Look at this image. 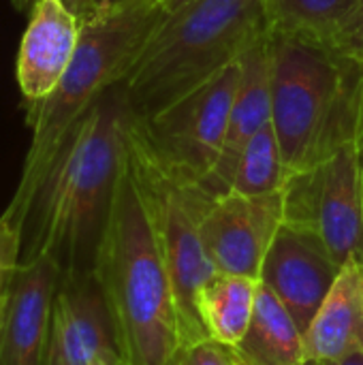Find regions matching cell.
<instances>
[{"instance_id":"cell-1","label":"cell","mask_w":363,"mask_h":365,"mask_svg":"<svg viewBox=\"0 0 363 365\" xmlns=\"http://www.w3.org/2000/svg\"><path fill=\"white\" fill-rule=\"evenodd\" d=\"M131 107L122 81L79 118L21 218V261L49 259L62 278L92 274L126 163Z\"/></svg>"},{"instance_id":"cell-2","label":"cell","mask_w":363,"mask_h":365,"mask_svg":"<svg viewBox=\"0 0 363 365\" xmlns=\"http://www.w3.org/2000/svg\"><path fill=\"white\" fill-rule=\"evenodd\" d=\"M92 276L128 365H171L182 349L178 302L128 163L113 197Z\"/></svg>"},{"instance_id":"cell-3","label":"cell","mask_w":363,"mask_h":365,"mask_svg":"<svg viewBox=\"0 0 363 365\" xmlns=\"http://www.w3.org/2000/svg\"><path fill=\"white\" fill-rule=\"evenodd\" d=\"M160 0H131L107 13L81 19L75 58L58 88L43 101H26V126L32 130L17 188L0 218L19 233V218L79 118L105 90L124 81L141 45L163 19ZM21 237V235H19Z\"/></svg>"},{"instance_id":"cell-4","label":"cell","mask_w":363,"mask_h":365,"mask_svg":"<svg viewBox=\"0 0 363 365\" xmlns=\"http://www.w3.org/2000/svg\"><path fill=\"white\" fill-rule=\"evenodd\" d=\"M270 32L265 0H188L154 26L122 88L148 118L203 86Z\"/></svg>"},{"instance_id":"cell-5","label":"cell","mask_w":363,"mask_h":365,"mask_svg":"<svg viewBox=\"0 0 363 365\" xmlns=\"http://www.w3.org/2000/svg\"><path fill=\"white\" fill-rule=\"evenodd\" d=\"M272 124L287 175L329 158L355 137L362 66L327 45L270 32Z\"/></svg>"},{"instance_id":"cell-6","label":"cell","mask_w":363,"mask_h":365,"mask_svg":"<svg viewBox=\"0 0 363 365\" xmlns=\"http://www.w3.org/2000/svg\"><path fill=\"white\" fill-rule=\"evenodd\" d=\"M124 143L128 169L145 203L171 276L180 312L182 346L199 342L208 338L199 317V295L218 274L201 237V220L214 203V197L201 184L169 175L128 133V126L124 130Z\"/></svg>"},{"instance_id":"cell-7","label":"cell","mask_w":363,"mask_h":365,"mask_svg":"<svg viewBox=\"0 0 363 365\" xmlns=\"http://www.w3.org/2000/svg\"><path fill=\"white\" fill-rule=\"evenodd\" d=\"M240 71L242 64L237 60L148 118L131 111L128 133L169 175L203 184L225 145Z\"/></svg>"},{"instance_id":"cell-8","label":"cell","mask_w":363,"mask_h":365,"mask_svg":"<svg viewBox=\"0 0 363 365\" xmlns=\"http://www.w3.org/2000/svg\"><path fill=\"white\" fill-rule=\"evenodd\" d=\"M282 222L317 233L340 269L363 265V148L357 137L323 163L287 175Z\"/></svg>"},{"instance_id":"cell-9","label":"cell","mask_w":363,"mask_h":365,"mask_svg":"<svg viewBox=\"0 0 363 365\" xmlns=\"http://www.w3.org/2000/svg\"><path fill=\"white\" fill-rule=\"evenodd\" d=\"M282 225V188L270 195L227 192L201 220L205 252L218 274L259 280L265 255Z\"/></svg>"},{"instance_id":"cell-10","label":"cell","mask_w":363,"mask_h":365,"mask_svg":"<svg viewBox=\"0 0 363 365\" xmlns=\"http://www.w3.org/2000/svg\"><path fill=\"white\" fill-rule=\"evenodd\" d=\"M338 274L340 267L317 233L282 222L265 255L259 282L285 304L304 334Z\"/></svg>"},{"instance_id":"cell-11","label":"cell","mask_w":363,"mask_h":365,"mask_svg":"<svg viewBox=\"0 0 363 365\" xmlns=\"http://www.w3.org/2000/svg\"><path fill=\"white\" fill-rule=\"evenodd\" d=\"M60 269L45 257L21 261L0 323V365H47Z\"/></svg>"},{"instance_id":"cell-12","label":"cell","mask_w":363,"mask_h":365,"mask_svg":"<svg viewBox=\"0 0 363 365\" xmlns=\"http://www.w3.org/2000/svg\"><path fill=\"white\" fill-rule=\"evenodd\" d=\"M118 353L103 293L92 274L62 278L51 314L47 365H96Z\"/></svg>"},{"instance_id":"cell-13","label":"cell","mask_w":363,"mask_h":365,"mask_svg":"<svg viewBox=\"0 0 363 365\" xmlns=\"http://www.w3.org/2000/svg\"><path fill=\"white\" fill-rule=\"evenodd\" d=\"M81 36V19L62 0H39L30 9L17 53L24 101L47 98L68 71Z\"/></svg>"},{"instance_id":"cell-14","label":"cell","mask_w":363,"mask_h":365,"mask_svg":"<svg viewBox=\"0 0 363 365\" xmlns=\"http://www.w3.org/2000/svg\"><path fill=\"white\" fill-rule=\"evenodd\" d=\"M240 83L229 113L225 145L214 171L201 184L214 199L231 192L235 167L248 141L272 122V66L270 32L257 38L240 58Z\"/></svg>"},{"instance_id":"cell-15","label":"cell","mask_w":363,"mask_h":365,"mask_svg":"<svg viewBox=\"0 0 363 365\" xmlns=\"http://www.w3.org/2000/svg\"><path fill=\"white\" fill-rule=\"evenodd\" d=\"M363 351V265L347 263L304 331L306 364Z\"/></svg>"},{"instance_id":"cell-16","label":"cell","mask_w":363,"mask_h":365,"mask_svg":"<svg viewBox=\"0 0 363 365\" xmlns=\"http://www.w3.org/2000/svg\"><path fill=\"white\" fill-rule=\"evenodd\" d=\"M233 353L240 365H304V334L285 304L259 282L252 321Z\"/></svg>"},{"instance_id":"cell-17","label":"cell","mask_w":363,"mask_h":365,"mask_svg":"<svg viewBox=\"0 0 363 365\" xmlns=\"http://www.w3.org/2000/svg\"><path fill=\"white\" fill-rule=\"evenodd\" d=\"M259 280L248 276L216 274L199 295V317L208 338L237 346L255 312Z\"/></svg>"},{"instance_id":"cell-18","label":"cell","mask_w":363,"mask_h":365,"mask_svg":"<svg viewBox=\"0 0 363 365\" xmlns=\"http://www.w3.org/2000/svg\"><path fill=\"white\" fill-rule=\"evenodd\" d=\"M359 0H265L270 32L332 45Z\"/></svg>"},{"instance_id":"cell-19","label":"cell","mask_w":363,"mask_h":365,"mask_svg":"<svg viewBox=\"0 0 363 365\" xmlns=\"http://www.w3.org/2000/svg\"><path fill=\"white\" fill-rule=\"evenodd\" d=\"M287 180L285 158L280 141L276 137L274 124H265L244 148L235 175L231 182V192L240 195H270L282 188Z\"/></svg>"},{"instance_id":"cell-20","label":"cell","mask_w":363,"mask_h":365,"mask_svg":"<svg viewBox=\"0 0 363 365\" xmlns=\"http://www.w3.org/2000/svg\"><path fill=\"white\" fill-rule=\"evenodd\" d=\"M19 263H21V237L0 218V323L9 306V297Z\"/></svg>"},{"instance_id":"cell-21","label":"cell","mask_w":363,"mask_h":365,"mask_svg":"<svg viewBox=\"0 0 363 365\" xmlns=\"http://www.w3.org/2000/svg\"><path fill=\"white\" fill-rule=\"evenodd\" d=\"M171 365H240V361L231 346H225L212 338H203L182 346Z\"/></svg>"},{"instance_id":"cell-22","label":"cell","mask_w":363,"mask_h":365,"mask_svg":"<svg viewBox=\"0 0 363 365\" xmlns=\"http://www.w3.org/2000/svg\"><path fill=\"white\" fill-rule=\"evenodd\" d=\"M329 47L363 66V0H359L355 9L349 13Z\"/></svg>"},{"instance_id":"cell-23","label":"cell","mask_w":363,"mask_h":365,"mask_svg":"<svg viewBox=\"0 0 363 365\" xmlns=\"http://www.w3.org/2000/svg\"><path fill=\"white\" fill-rule=\"evenodd\" d=\"M304 365H363V351L351 353V355L340 357V359H327V361H315V364H304Z\"/></svg>"},{"instance_id":"cell-24","label":"cell","mask_w":363,"mask_h":365,"mask_svg":"<svg viewBox=\"0 0 363 365\" xmlns=\"http://www.w3.org/2000/svg\"><path fill=\"white\" fill-rule=\"evenodd\" d=\"M126 2H131V0H92V6H90L88 15H92V13H107V11H113V9H118V6H122Z\"/></svg>"},{"instance_id":"cell-25","label":"cell","mask_w":363,"mask_h":365,"mask_svg":"<svg viewBox=\"0 0 363 365\" xmlns=\"http://www.w3.org/2000/svg\"><path fill=\"white\" fill-rule=\"evenodd\" d=\"M75 15H79V19H83L88 13H90V6H92V0H62Z\"/></svg>"},{"instance_id":"cell-26","label":"cell","mask_w":363,"mask_h":365,"mask_svg":"<svg viewBox=\"0 0 363 365\" xmlns=\"http://www.w3.org/2000/svg\"><path fill=\"white\" fill-rule=\"evenodd\" d=\"M363 71V66H362ZM355 137L359 139L363 148V77H362V92H359V113H357V130H355Z\"/></svg>"},{"instance_id":"cell-27","label":"cell","mask_w":363,"mask_h":365,"mask_svg":"<svg viewBox=\"0 0 363 365\" xmlns=\"http://www.w3.org/2000/svg\"><path fill=\"white\" fill-rule=\"evenodd\" d=\"M96 365H128L122 357H120V353H111V355H105V357H101Z\"/></svg>"},{"instance_id":"cell-28","label":"cell","mask_w":363,"mask_h":365,"mask_svg":"<svg viewBox=\"0 0 363 365\" xmlns=\"http://www.w3.org/2000/svg\"><path fill=\"white\" fill-rule=\"evenodd\" d=\"M186 2H188V0H160V6H163L165 13H171V11L180 9V6L186 4Z\"/></svg>"},{"instance_id":"cell-29","label":"cell","mask_w":363,"mask_h":365,"mask_svg":"<svg viewBox=\"0 0 363 365\" xmlns=\"http://www.w3.org/2000/svg\"><path fill=\"white\" fill-rule=\"evenodd\" d=\"M13 2V6L17 9V11H21V13H30V9L39 2V0H11Z\"/></svg>"}]
</instances>
